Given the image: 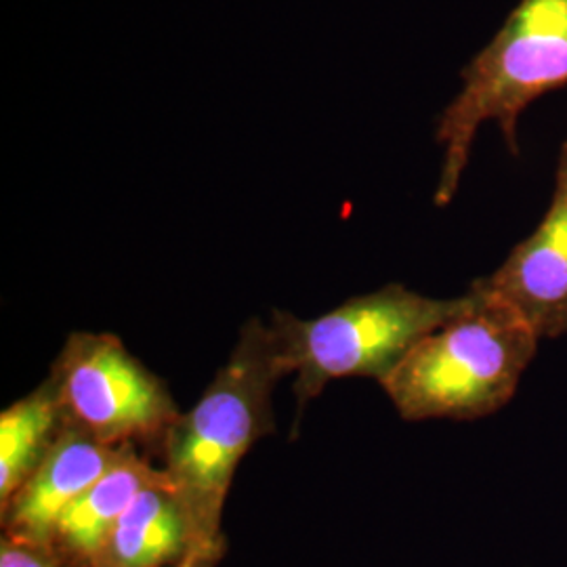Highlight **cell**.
<instances>
[{"mask_svg":"<svg viewBox=\"0 0 567 567\" xmlns=\"http://www.w3.org/2000/svg\"><path fill=\"white\" fill-rule=\"evenodd\" d=\"M284 377L271 326L250 320L198 404L164 435L161 468L189 517L196 561L217 567L225 555V501L244 456L274 431V389Z\"/></svg>","mask_w":567,"mask_h":567,"instance_id":"obj_1","label":"cell"},{"mask_svg":"<svg viewBox=\"0 0 567 567\" xmlns=\"http://www.w3.org/2000/svg\"><path fill=\"white\" fill-rule=\"evenodd\" d=\"M461 316L429 332L381 383L404 421H475L515 395L538 334L477 284Z\"/></svg>","mask_w":567,"mask_h":567,"instance_id":"obj_2","label":"cell"},{"mask_svg":"<svg viewBox=\"0 0 567 567\" xmlns=\"http://www.w3.org/2000/svg\"><path fill=\"white\" fill-rule=\"evenodd\" d=\"M567 86V0H519L503 28L463 70V89L437 122L444 150L435 204L452 203L482 124L494 122L513 154L529 103Z\"/></svg>","mask_w":567,"mask_h":567,"instance_id":"obj_3","label":"cell"},{"mask_svg":"<svg viewBox=\"0 0 567 567\" xmlns=\"http://www.w3.org/2000/svg\"><path fill=\"white\" fill-rule=\"evenodd\" d=\"M471 301V292L440 301L389 284L311 320L274 311L269 326L286 372L295 377L299 410L339 379L364 377L383 383L429 332L461 316Z\"/></svg>","mask_w":567,"mask_h":567,"instance_id":"obj_4","label":"cell"},{"mask_svg":"<svg viewBox=\"0 0 567 567\" xmlns=\"http://www.w3.org/2000/svg\"><path fill=\"white\" fill-rule=\"evenodd\" d=\"M68 425L110 446H163L179 416L171 391L116 334H72L49 374Z\"/></svg>","mask_w":567,"mask_h":567,"instance_id":"obj_5","label":"cell"},{"mask_svg":"<svg viewBox=\"0 0 567 567\" xmlns=\"http://www.w3.org/2000/svg\"><path fill=\"white\" fill-rule=\"evenodd\" d=\"M133 446H110L79 426L65 425L39 471L0 508L2 536L49 545L61 515Z\"/></svg>","mask_w":567,"mask_h":567,"instance_id":"obj_6","label":"cell"},{"mask_svg":"<svg viewBox=\"0 0 567 567\" xmlns=\"http://www.w3.org/2000/svg\"><path fill=\"white\" fill-rule=\"evenodd\" d=\"M515 309L538 339L567 332V200L553 196L545 219L492 276L477 280Z\"/></svg>","mask_w":567,"mask_h":567,"instance_id":"obj_7","label":"cell"},{"mask_svg":"<svg viewBox=\"0 0 567 567\" xmlns=\"http://www.w3.org/2000/svg\"><path fill=\"white\" fill-rule=\"evenodd\" d=\"M196 559L189 517L161 473L107 534L91 567H173Z\"/></svg>","mask_w":567,"mask_h":567,"instance_id":"obj_8","label":"cell"},{"mask_svg":"<svg viewBox=\"0 0 567 567\" xmlns=\"http://www.w3.org/2000/svg\"><path fill=\"white\" fill-rule=\"evenodd\" d=\"M163 473L140 447L133 446L95 486L61 515L51 536V547L76 567H91L107 534L143 487Z\"/></svg>","mask_w":567,"mask_h":567,"instance_id":"obj_9","label":"cell"},{"mask_svg":"<svg viewBox=\"0 0 567 567\" xmlns=\"http://www.w3.org/2000/svg\"><path fill=\"white\" fill-rule=\"evenodd\" d=\"M68 425L51 379L0 414V508L44 463Z\"/></svg>","mask_w":567,"mask_h":567,"instance_id":"obj_10","label":"cell"},{"mask_svg":"<svg viewBox=\"0 0 567 567\" xmlns=\"http://www.w3.org/2000/svg\"><path fill=\"white\" fill-rule=\"evenodd\" d=\"M0 567H76L49 545L21 543L2 536Z\"/></svg>","mask_w":567,"mask_h":567,"instance_id":"obj_11","label":"cell"},{"mask_svg":"<svg viewBox=\"0 0 567 567\" xmlns=\"http://www.w3.org/2000/svg\"><path fill=\"white\" fill-rule=\"evenodd\" d=\"M555 196L566 198L567 200V142L564 143L561 150V158H559V168H557V187H555Z\"/></svg>","mask_w":567,"mask_h":567,"instance_id":"obj_12","label":"cell"},{"mask_svg":"<svg viewBox=\"0 0 567 567\" xmlns=\"http://www.w3.org/2000/svg\"><path fill=\"white\" fill-rule=\"evenodd\" d=\"M173 567H215L210 566V564H204V561H196V559H185L182 564H177V566Z\"/></svg>","mask_w":567,"mask_h":567,"instance_id":"obj_13","label":"cell"}]
</instances>
